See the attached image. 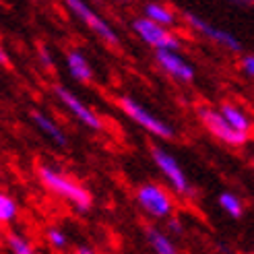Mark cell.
Returning <instances> with one entry per match:
<instances>
[{
	"instance_id": "11",
	"label": "cell",
	"mask_w": 254,
	"mask_h": 254,
	"mask_svg": "<svg viewBox=\"0 0 254 254\" xmlns=\"http://www.w3.org/2000/svg\"><path fill=\"white\" fill-rule=\"evenodd\" d=\"M29 118L35 124V128L40 130L42 134H46L54 145H58V147H66L68 145L66 132L62 130V126L52 116H48V114H44L42 110H31L29 112Z\"/></svg>"
},
{
	"instance_id": "12",
	"label": "cell",
	"mask_w": 254,
	"mask_h": 254,
	"mask_svg": "<svg viewBox=\"0 0 254 254\" xmlns=\"http://www.w3.org/2000/svg\"><path fill=\"white\" fill-rule=\"evenodd\" d=\"M217 110L234 130L252 136V118L240 104H236V101H221Z\"/></svg>"
},
{
	"instance_id": "22",
	"label": "cell",
	"mask_w": 254,
	"mask_h": 254,
	"mask_svg": "<svg viewBox=\"0 0 254 254\" xmlns=\"http://www.w3.org/2000/svg\"><path fill=\"white\" fill-rule=\"evenodd\" d=\"M37 56H40V62H42L46 68H52L54 66V58H52V54H50V50L46 46H40V50H37Z\"/></svg>"
},
{
	"instance_id": "23",
	"label": "cell",
	"mask_w": 254,
	"mask_h": 254,
	"mask_svg": "<svg viewBox=\"0 0 254 254\" xmlns=\"http://www.w3.org/2000/svg\"><path fill=\"white\" fill-rule=\"evenodd\" d=\"M0 66H10V58H8V54H6V50L0 46Z\"/></svg>"
},
{
	"instance_id": "1",
	"label": "cell",
	"mask_w": 254,
	"mask_h": 254,
	"mask_svg": "<svg viewBox=\"0 0 254 254\" xmlns=\"http://www.w3.org/2000/svg\"><path fill=\"white\" fill-rule=\"evenodd\" d=\"M37 178H40V182L44 184L48 192H52L58 198L70 202L77 211H81V213L91 211V207H93L91 192H89L83 184H79L74 178H70L68 174L52 166V163H40V166H37Z\"/></svg>"
},
{
	"instance_id": "4",
	"label": "cell",
	"mask_w": 254,
	"mask_h": 254,
	"mask_svg": "<svg viewBox=\"0 0 254 254\" xmlns=\"http://www.w3.org/2000/svg\"><path fill=\"white\" fill-rule=\"evenodd\" d=\"M64 6L72 12L74 19H79L87 29H91L104 44H108L112 48H120L122 40H120L118 31L114 29L112 23L106 17H101L87 0H64Z\"/></svg>"
},
{
	"instance_id": "26",
	"label": "cell",
	"mask_w": 254,
	"mask_h": 254,
	"mask_svg": "<svg viewBox=\"0 0 254 254\" xmlns=\"http://www.w3.org/2000/svg\"><path fill=\"white\" fill-rule=\"evenodd\" d=\"M118 4H132V2H136V0H116Z\"/></svg>"
},
{
	"instance_id": "2",
	"label": "cell",
	"mask_w": 254,
	"mask_h": 254,
	"mask_svg": "<svg viewBox=\"0 0 254 254\" xmlns=\"http://www.w3.org/2000/svg\"><path fill=\"white\" fill-rule=\"evenodd\" d=\"M118 106L124 112V116H128L134 124L141 126L147 134L155 136V138H161V141H172V138H176L174 126L168 124V122H163L157 114H153L149 108H145L136 97L120 95L118 97Z\"/></svg>"
},
{
	"instance_id": "5",
	"label": "cell",
	"mask_w": 254,
	"mask_h": 254,
	"mask_svg": "<svg viewBox=\"0 0 254 254\" xmlns=\"http://www.w3.org/2000/svg\"><path fill=\"white\" fill-rule=\"evenodd\" d=\"M196 116H198V122L205 126V130H207L213 138H217L219 143H223V145H227V147H232V149H240V147L248 145L250 136H248V134H242V132H238V130H234L232 126L225 122V118L219 114L217 108L198 106Z\"/></svg>"
},
{
	"instance_id": "19",
	"label": "cell",
	"mask_w": 254,
	"mask_h": 254,
	"mask_svg": "<svg viewBox=\"0 0 254 254\" xmlns=\"http://www.w3.org/2000/svg\"><path fill=\"white\" fill-rule=\"evenodd\" d=\"M46 240H48V244L52 246L54 250H58V252H64L68 248V244H70L66 232L60 230V227H56V225H52V227H48L46 230Z\"/></svg>"
},
{
	"instance_id": "21",
	"label": "cell",
	"mask_w": 254,
	"mask_h": 254,
	"mask_svg": "<svg viewBox=\"0 0 254 254\" xmlns=\"http://www.w3.org/2000/svg\"><path fill=\"white\" fill-rule=\"evenodd\" d=\"M242 72H244V77L252 81L254 77V54H244L242 56Z\"/></svg>"
},
{
	"instance_id": "20",
	"label": "cell",
	"mask_w": 254,
	"mask_h": 254,
	"mask_svg": "<svg viewBox=\"0 0 254 254\" xmlns=\"http://www.w3.org/2000/svg\"><path fill=\"white\" fill-rule=\"evenodd\" d=\"M166 227H168L166 234L172 236V238H180V236H184V232H186V227H184L182 219H180V217H176V215H172V217L166 219Z\"/></svg>"
},
{
	"instance_id": "13",
	"label": "cell",
	"mask_w": 254,
	"mask_h": 254,
	"mask_svg": "<svg viewBox=\"0 0 254 254\" xmlns=\"http://www.w3.org/2000/svg\"><path fill=\"white\" fill-rule=\"evenodd\" d=\"M143 234H145V240H147L149 248L153 250V254H180V248L176 246L174 238L168 236L166 232L161 230V227H157V225H145Z\"/></svg>"
},
{
	"instance_id": "9",
	"label": "cell",
	"mask_w": 254,
	"mask_h": 254,
	"mask_svg": "<svg viewBox=\"0 0 254 254\" xmlns=\"http://www.w3.org/2000/svg\"><path fill=\"white\" fill-rule=\"evenodd\" d=\"M54 93L60 99V104L64 106L83 126L91 128L93 132H104V120H101V116H99L95 110L89 108L85 101L72 91V89H68L64 85H56L54 87Z\"/></svg>"
},
{
	"instance_id": "3",
	"label": "cell",
	"mask_w": 254,
	"mask_h": 254,
	"mask_svg": "<svg viewBox=\"0 0 254 254\" xmlns=\"http://www.w3.org/2000/svg\"><path fill=\"white\" fill-rule=\"evenodd\" d=\"M134 200L145 215L157 221H166L176 213V200L172 192L157 182H145L138 186L134 192Z\"/></svg>"
},
{
	"instance_id": "16",
	"label": "cell",
	"mask_w": 254,
	"mask_h": 254,
	"mask_svg": "<svg viewBox=\"0 0 254 254\" xmlns=\"http://www.w3.org/2000/svg\"><path fill=\"white\" fill-rule=\"evenodd\" d=\"M217 200H219L221 211L230 215L232 219H242L244 217V211H246L244 200L240 198L236 192H221Z\"/></svg>"
},
{
	"instance_id": "14",
	"label": "cell",
	"mask_w": 254,
	"mask_h": 254,
	"mask_svg": "<svg viewBox=\"0 0 254 254\" xmlns=\"http://www.w3.org/2000/svg\"><path fill=\"white\" fill-rule=\"evenodd\" d=\"M143 17H147L149 21H153L157 25H163L168 29H174L178 23H180V17L176 15V10L170 8L168 4L157 2V0H149L143 6Z\"/></svg>"
},
{
	"instance_id": "15",
	"label": "cell",
	"mask_w": 254,
	"mask_h": 254,
	"mask_svg": "<svg viewBox=\"0 0 254 254\" xmlns=\"http://www.w3.org/2000/svg\"><path fill=\"white\" fill-rule=\"evenodd\" d=\"M66 68L74 81H79V83H91L93 81L91 62H89V58L83 52H79V50L66 52Z\"/></svg>"
},
{
	"instance_id": "25",
	"label": "cell",
	"mask_w": 254,
	"mask_h": 254,
	"mask_svg": "<svg viewBox=\"0 0 254 254\" xmlns=\"http://www.w3.org/2000/svg\"><path fill=\"white\" fill-rule=\"evenodd\" d=\"M74 254H97L93 248H89V246H79L77 250H74Z\"/></svg>"
},
{
	"instance_id": "8",
	"label": "cell",
	"mask_w": 254,
	"mask_h": 254,
	"mask_svg": "<svg viewBox=\"0 0 254 254\" xmlns=\"http://www.w3.org/2000/svg\"><path fill=\"white\" fill-rule=\"evenodd\" d=\"M182 17H184V23L188 25L190 29H192L194 33H198L200 37H205V40H209L211 44L227 50V52H240V50H242V42H240L232 31L221 29V27H215L213 23H209V21H205L202 17L194 15V12H188V10L184 12Z\"/></svg>"
},
{
	"instance_id": "10",
	"label": "cell",
	"mask_w": 254,
	"mask_h": 254,
	"mask_svg": "<svg viewBox=\"0 0 254 254\" xmlns=\"http://www.w3.org/2000/svg\"><path fill=\"white\" fill-rule=\"evenodd\" d=\"M155 62L168 77L180 81V83H192L196 77L192 62H188L184 56H180L178 52H172V50H157Z\"/></svg>"
},
{
	"instance_id": "24",
	"label": "cell",
	"mask_w": 254,
	"mask_h": 254,
	"mask_svg": "<svg viewBox=\"0 0 254 254\" xmlns=\"http://www.w3.org/2000/svg\"><path fill=\"white\" fill-rule=\"evenodd\" d=\"M227 2H232V4H236V6H244V8H248V6H252L254 0H227Z\"/></svg>"
},
{
	"instance_id": "17",
	"label": "cell",
	"mask_w": 254,
	"mask_h": 254,
	"mask_svg": "<svg viewBox=\"0 0 254 254\" xmlns=\"http://www.w3.org/2000/svg\"><path fill=\"white\" fill-rule=\"evenodd\" d=\"M19 217V202L0 190V227L15 223Z\"/></svg>"
},
{
	"instance_id": "18",
	"label": "cell",
	"mask_w": 254,
	"mask_h": 254,
	"mask_svg": "<svg viewBox=\"0 0 254 254\" xmlns=\"http://www.w3.org/2000/svg\"><path fill=\"white\" fill-rule=\"evenodd\" d=\"M4 240H6V246H8L10 254H37L33 244L19 232H8L4 236Z\"/></svg>"
},
{
	"instance_id": "6",
	"label": "cell",
	"mask_w": 254,
	"mask_h": 254,
	"mask_svg": "<svg viewBox=\"0 0 254 254\" xmlns=\"http://www.w3.org/2000/svg\"><path fill=\"white\" fill-rule=\"evenodd\" d=\"M151 159L157 166V170L161 172V176L166 178V182L170 184V188L176 194L180 196H194V188L190 184L188 176L184 172V168L178 161L168 149L163 147H151Z\"/></svg>"
},
{
	"instance_id": "7",
	"label": "cell",
	"mask_w": 254,
	"mask_h": 254,
	"mask_svg": "<svg viewBox=\"0 0 254 254\" xmlns=\"http://www.w3.org/2000/svg\"><path fill=\"white\" fill-rule=\"evenodd\" d=\"M130 27L134 31V35L141 40L145 46L153 48L155 52L157 50H172V52H178L182 48V40L176 35L174 29H168L163 25H157L153 21H149L147 17H136Z\"/></svg>"
}]
</instances>
